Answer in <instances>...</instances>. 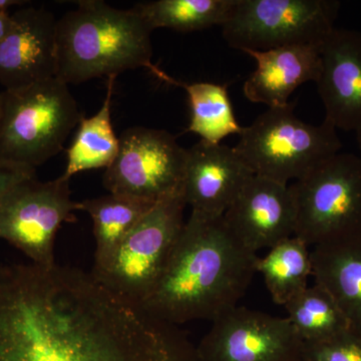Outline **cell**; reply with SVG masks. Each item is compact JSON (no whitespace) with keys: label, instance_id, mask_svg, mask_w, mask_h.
<instances>
[{"label":"cell","instance_id":"6da1fadb","mask_svg":"<svg viewBox=\"0 0 361 361\" xmlns=\"http://www.w3.org/2000/svg\"><path fill=\"white\" fill-rule=\"evenodd\" d=\"M0 361H201L168 324L78 268L0 265Z\"/></svg>","mask_w":361,"mask_h":361},{"label":"cell","instance_id":"7a4b0ae2","mask_svg":"<svg viewBox=\"0 0 361 361\" xmlns=\"http://www.w3.org/2000/svg\"><path fill=\"white\" fill-rule=\"evenodd\" d=\"M258 258L232 234L223 216L191 212L158 283L140 306L176 326L213 322L245 295Z\"/></svg>","mask_w":361,"mask_h":361},{"label":"cell","instance_id":"3957f363","mask_svg":"<svg viewBox=\"0 0 361 361\" xmlns=\"http://www.w3.org/2000/svg\"><path fill=\"white\" fill-rule=\"evenodd\" d=\"M152 30L134 9L82 0L58 20L56 78L66 85L146 68L166 84L177 80L154 65Z\"/></svg>","mask_w":361,"mask_h":361},{"label":"cell","instance_id":"277c9868","mask_svg":"<svg viewBox=\"0 0 361 361\" xmlns=\"http://www.w3.org/2000/svg\"><path fill=\"white\" fill-rule=\"evenodd\" d=\"M68 85L49 78L0 92V163L35 172L82 120Z\"/></svg>","mask_w":361,"mask_h":361},{"label":"cell","instance_id":"5b68a950","mask_svg":"<svg viewBox=\"0 0 361 361\" xmlns=\"http://www.w3.org/2000/svg\"><path fill=\"white\" fill-rule=\"evenodd\" d=\"M234 148L254 175L289 185L338 154L341 142L331 123L303 122L289 104L268 109L243 127Z\"/></svg>","mask_w":361,"mask_h":361},{"label":"cell","instance_id":"8992f818","mask_svg":"<svg viewBox=\"0 0 361 361\" xmlns=\"http://www.w3.org/2000/svg\"><path fill=\"white\" fill-rule=\"evenodd\" d=\"M187 204L183 191L159 201L92 276L109 290L140 304L163 274L184 227Z\"/></svg>","mask_w":361,"mask_h":361},{"label":"cell","instance_id":"52a82bcc","mask_svg":"<svg viewBox=\"0 0 361 361\" xmlns=\"http://www.w3.org/2000/svg\"><path fill=\"white\" fill-rule=\"evenodd\" d=\"M294 236L314 247L361 234V157L338 153L289 185Z\"/></svg>","mask_w":361,"mask_h":361},{"label":"cell","instance_id":"ba28073f","mask_svg":"<svg viewBox=\"0 0 361 361\" xmlns=\"http://www.w3.org/2000/svg\"><path fill=\"white\" fill-rule=\"evenodd\" d=\"M336 0H236L223 37L242 52L291 45H322L332 30Z\"/></svg>","mask_w":361,"mask_h":361},{"label":"cell","instance_id":"9c48e42d","mask_svg":"<svg viewBox=\"0 0 361 361\" xmlns=\"http://www.w3.org/2000/svg\"><path fill=\"white\" fill-rule=\"evenodd\" d=\"M70 183L63 175L47 182L33 176L16 184L0 206V239L23 252L32 264H56L59 228L75 221L77 202L71 200Z\"/></svg>","mask_w":361,"mask_h":361},{"label":"cell","instance_id":"30bf717a","mask_svg":"<svg viewBox=\"0 0 361 361\" xmlns=\"http://www.w3.org/2000/svg\"><path fill=\"white\" fill-rule=\"evenodd\" d=\"M186 149L167 130L132 127L103 177L110 193L157 202L183 191Z\"/></svg>","mask_w":361,"mask_h":361},{"label":"cell","instance_id":"8fae6325","mask_svg":"<svg viewBox=\"0 0 361 361\" xmlns=\"http://www.w3.org/2000/svg\"><path fill=\"white\" fill-rule=\"evenodd\" d=\"M201 361H299L303 341L287 317L235 306L196 346Z\"/></svg>","mask_w":361,"mask_h":361},{"label":"cell","instance_id":"7c38bea8","mask_svg":"<svg viewBox=\"0 0 361 361\" xmlns=\"http://www.w3.org/2000/svg\"><path fill=\"white\" fill-rule=\"evenodd\" d=\"M223 218L248 250L257 254L271 249L295 233V203L290 187L252 176Z\"/></svg>","mask_w":361,"mask_h":361},{"label":"cell","instance_id":"4fadbf2b","mask_svg":"<svg viewBox=\"0 0 361 361\" xmlns=\"http://www.w3.org/2000/svg\"><path fill=\"white\" fill-rule=\"evenodd\" d=\"M13 25L0 44V85L16 90L56 75V26L54 13L23 7L11 13Z\"/></svg>","mask_w":361,"mask_h":361},{"label":"cell","instance_id":"5bb4252c","mask_svg":"<svg viewBox=\"0 0 361 361\" xmlns=\"http://www.w3.org/2000/svg\"><path fill=\"white\" fill-rule=\"evenodd\" d=\"M252 176L234 147L200 141L186 149L183 195L192 212L219 217Z\"/></svg>","mask_w":361,"mask_h":361},{"label":"cell","instance_id":"9a60e30c","mask_svg":"<svg viewBox=\"0 0 361 361\" xmlns=\"http://www.w3.org/2000/svg\"><path fill=\"white\" fill-rule=\"evenodd\" d=\"M318 92L325 121L336 130H361V33L334 28L320 47Z\"/></svg>","mask_w":361,"mask_h":361},{"label":"cell","instance_id":"2e32d148","mask_svg":"<svg viewBox=\"0 0 361 361\" xmlns=\"http://www.w3.org/2000/svg\"><path fill=\"white\" fill-rule=\"evenodd\" d=\"M322 45H291L265 51H247L256 68L243 85L247 99L268 109L289 104L294 90L317 82L322 71Z\"/></svg>","mask_w":361,"mask_h":361},{"label":"cell","instance_id":"e0dca14e","mask_svg":"<svg viewBox=\"0 0 361 361\" xmlns=\"http://www.w3.org/2000/svg\"><path fill=\"white\" fill-rule=\"evenodd\" d=\"M311 259L315 283L334 297L350 331L361 336V234L314 246Z\"/></svg>","mask_w":361,"mask_h":361},{"label":"cell","instance_id":"ac0fdd59","mask_svg":"<svg viewBox=\"0 0 361 361\" xmlns=\"http://www.w3.org/2000/svg\"><path fill=\"white\" fill-rule=\"evenodd\" d=\"M116 75L108 78L106 97L96 115L78 123L77 134L68 149V161L63 177L71 179L75 174L94 169H108L120 149L111 121V103Z\"/></svg>","mask_w":361,"mask_h":361},{"label":"cell","instance_id":"d6986e66","mask_svg":"<svg viewBox=\"0 0 361 361\" xmlns=\"http://www.w3.org/2000/svg\"><path fill=\"white\" fill-rule=\"evenodd\" d=\"M157 203L115 193L77 202V211L87 212L92 220L96 241L94 264L110 257Z\"/></svg>","mask_w":361,"mask_h":361},{"label":"cell","instance_id":"ffe728a7","mask_svg":"<svg viewBox=\"0 0 361 361\" xmlns=\"http://www.w3.org/2000/svg\"><path fill=\"white\" fill-rule=\"evenodd\" d=\"M256 271L262 275L273 301L285 306L308 287L312 276L310 246L296 236L284 240L258 258Z\"/></svg>","mask_w":361,"mask_h":361},{"label":"cell","instance_id":"44dd1931","mask_svg":"<svg viewBox=\"0 0 361 361\" xmlns=\"http://www.w3.org/2000/svg\"><path fill=\"white\" fill-rule=\"evenodd\" d=\"M236 0H154L135 4L152 32L169 28L180 32L203 30L212 26L222 27L231 16Z\"/></svg>","mask_w":361,"mask_h":361},{"label":"cell","instance_id":"7402d4cb","mask_svg":"<svg viewBox=\"0 0 361 361\" xmlns=\"http://www.w3.org/2000/svg\"><path fill=\"white\" fill-rule=\"evenodd\" d=\"M176 87L186 90L189 97L191 120L188 132L199 135L201 141L215 145L229 135L241 134L243 127L235 116L227 85L178 80Z\"/></svg>","mask_w":361,"mask_h":361},{"label":"cell","instance_id":"603a6c76","mask_svg":"<svg viewBox=\"0 0 361 361\" xmlns=\"http://www.w3.org/2000/svg\"><path fill=\"white\" fill-rule=\"evenodd\" d=\"M287 319L303 342H319L350 331L334 297L320 285L308 286L284 306Z\"/></svg>","mask_w":361,"mask_h":361},{"label":"cell","instance_id":"cb8c5ba5","mask_svg":"<svg viewBox=\"0 0 361 361\" xmlns=\"http://www.w3.org/2000/svg\"><path fill=\"white\" fill-rule=\"evenodd\" d=\"M308 361H361V336L348 331L319 342H303Z\"/></svg>","mask_w":361,"mask_h":361},{"label":"cell","instance_id":"d4e9b609","mask_svg":"<svg viewBox=\"0 0 361 361\" xmlns=\"http://www.w3.org/2000/svg\"><path fill=\"white\" fill-rule=\"evenodd\" d=\"M33 176H35V172H32V171L23 170V169L0 163V206L7 193L16 184L27 178L33 177Z\"/></svg>","mask_w":361,"mask_h":361},{"label":"cell","instance_id":"484cf974","mask_svg":"<svg viewBox=\"0 0 361 361\" xmlns=\"http://www.w3.org/2000/svg\"><path fill=\"white\" fill-rule=\"evenodd\" d=\"M11 25H13L11 13H0V44L11 30Z\"/></svg>","mask_w":361,"mask_h":361},{"label":"cell","instance_id":"4316f807","mask_svg":"<svg viewBox=\"0 0 361 361\" xmlns=\"http://www.w3.org/2000/svg\"><path fill=\"white\" fill-rule=\"evenodd\" d=\"M28 1L23 0H0V13H9V8L13 6H23Z\"/></svg>","mask_w":361,"mask_h":361},{"label":"cell","instance_id":"83f0119b","mask_svg":"<svg viewBox=\"0 0 361 361\" xmlns=\"http://www.w3.org/2000/svg\"><path fill=\"white\" fill-rule=\"evenodd\" d=\"M356 134V139H357L358 148H360V157H361V130H358Z\"/></svg>","mask_w":361,"mask_h":361},{"label":"cell","instance_id":"f1b7e54d","mask_svg":"<svg viewBox=\"0 0 361 361\" xmlns=\"http://www.w3.org/2000/svg\"><path fill=\"white\" fill-rule=\"evenodd\" d=\"M299 361H308V360H305V358H303V357H302V358H301V360H299Z\"/></svg>","mask_w":361,"mask_h":361}]
</instances>
